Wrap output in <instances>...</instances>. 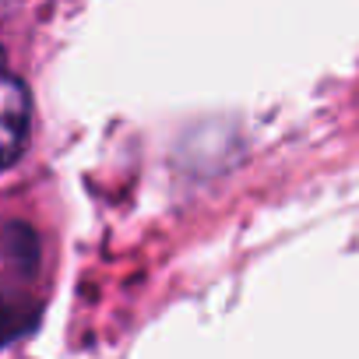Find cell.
<instances>
[{"instance_id":"1","label":"cell","mask_w":359,"mask_h":359,"mask_svg":"<svg viewBox=\"0 0 359 359\" xmlns=\"http://www.w3.org/2000/svg\"><path fill=\"white\" fill-rule=\"evenodd\" d=\"M29 130H32V95L15 74L0 71V172L22 158V151L29 148Z\"/></svg>"},{"instance_id":"2","label":"cell","mask_w":359,"mask_h":359,"mask_svg":"<svg viewBox=\"0 0 359 359\" xmlns=\"http://www.w3.org/2000/svg\"><path fill=\"white\" fill-rule=\"evenodd\" d=\"M22 4V0H0V15H8L11 8H18Z\"/></svg>"},{"instance_id":"3","label":"cell","mask_w":359,"mask_h":359,"mask_svg":"<svg viewBox=\"0 0 359 359\" xmlns=\"http://www.w3.org/2000/svg\"><path fill=\"white\" fill-rule=\"evenodd\" d=\"M0 64H4V53H0Z\"/></svg>"}]
</instances>
